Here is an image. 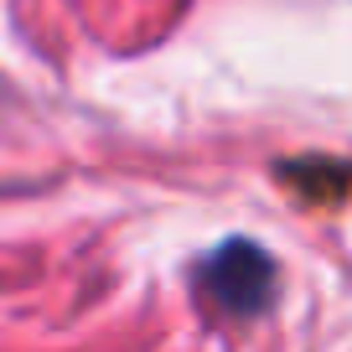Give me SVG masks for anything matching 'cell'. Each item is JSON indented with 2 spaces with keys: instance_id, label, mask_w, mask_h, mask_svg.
<instances>
[{
  "instance_id": "1",
  "label": "cell",
  "mask_w": 352,
  "mask_h": 352,
  "mask_svg": "<svg viewBox=\"0 0 352 352\" xmlns=\"http://www.w3.org/2000/svg\"><path fill=\"white\" fill-rule=\"evenodd\" d=\"M197 290L223 316H259L275 296V264L259 243H223L197 264Z\"/></svg>"
}]
</instances>
